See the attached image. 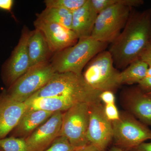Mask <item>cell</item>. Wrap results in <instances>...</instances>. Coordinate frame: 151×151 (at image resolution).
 Here are the masks:
<instances>
[{
    "instance_id": "cell-8",
    "label": "cell",
    "mask_w": 151,
    "mask_h": 151,
    "mask_svg": "<svg viewBox=\"0 0 151 151\" xmlns=\"http://www.w3.org/2000/svg\"><path fill=\"white\" fill-rule=\"evenodd\" d=\"M89 105L78 103L63 113L60 136L65 137L76 149L89 144L87 139Z\"/></svg>"
},
{
    "instance_id": "cell-30",
    "label": "cell",
    "mask_w": 151,
    "mask_h": 151,
    "mask_svg": "<svg viewBox=\"0 0 151 151\" xmlns=\"http://www.w3.org/2000/svg\"><path fill=\"white\" fill-rule=\"evenodd\" d=\"M129 151H151V142L142 143Z\"/></svg>"
},
{
    "instance_id": "cell-19",
    "label": "cell",
    "mask_w": 151,
    "mask_h": 151,
    "mask_svg": "<svg viewBox=\"0 0 151 151\" xmlns=\"http://www.w3.org/2000/svg\"><path fill=\"white\" fill-rule=\"evenodd\" d=\"M148 68L147 63L140 58L132 63L120 72L122 85L138 84L146 77Z\"/></svg>"
},
{
    "instance_id": "cell-6",
    "label": "cell",
    "mask_w": 151,
    "mask_h": 151,
    "mask_svg": "<svg viewBox=\"0 0 151 151\" xmlns=\"http://www.w3.org/2000/svg\"><path fill=\"white\" fill-rule=\"evenodd\" d=\"M112 123L113 142L115 147L123 150H131L151 140V129L148 126L125 111L120 112L119 119Z\"/></svg>"
},
{
    "instance_id": "cell-5",
    "label": "cell",
    "mask_w": 151,
    "mask_h": 151,
    "mask_svg": "<svg viewBox=\"0 0 151 151\" xmlns=\"http://www.w3.org/2000/svg\"><path fill=\"white\" fill-rule=\"evenodd\" d=\"M86 66L82 76L86 83L95 90L114 93L122 85L121 72L115 67L108 50L98 53Z\"/></svg>"
},
{
    "instance_id": "cell-23",
    "label": "cell",
    "mask_w": 151,
    "mask_h": 151,
    "mask_svg": "<svg viewBox=\"0 0 151 151\" xmlns=\"http://www.w3.org/2000/svg\"><path fill=\"white\" fill-rule=\"evenodd\" d=\"M77 149L73 147L65 137L59 136L43 151H75Z\"/></svg>"
},
{
    "instance_id": "cell-16",
    "label": "cell",
    "mask_w": 151,
    "mask_h": 151,
    "mask_svg": "<svg viewBox=\"0 0 151 151\" xmlns=\"http://www.w3.org/2000/svg\"><path fill=\"white\" fill-rule=\"evenodd\" d=\"M97 15L90 0L72 13L71 29L78 39L91 36Z\"/></svg>"
},
{
    "instance_id": "cell-28",
    "label": "cell",
    "mask_w": 151,
    "mask_h": 151,
    "mask_svg": "<svg viewBox=\"0 0 151 151\" xmlns=\"http://www.w3.org/2000/svg\"><path fill=\"white\" fill-rule=\"evenodd\" d=\"M140 59L147 63L148 65L151 64V37L141 55Z\"/></svg>"
},
{
    "instance_id": "cell-4",
    "label": "cell",
    "mask_w": 151,
    "mask_h": 151,
    "mask_svg": "<svg viewBox=\"0 0 151 151\" xmlns=\"http://www.w3.org/2000/svg\"><path fill=\"white\" fill-rule=\"evenodd\" d=\"M142 4V0H119L118 4L98 14L91 37L103 43H112L125 27L133 8Z\"/></svg>"
},
{
    "instance_id": "cell-2",
    "label": "cell",
    "mask_w": 151,
    "mask_h": 151,
    "mask_svg": "<svg viewBox=\"0 0 151 151\" xmlns=\"http://www.w3.org/2000/svg\"><path fill=\"white\" fill-rule=\"evenodd\" d=\"M101 93L89 86L82 74L78 75L71 72L56 73L45 86L28 100L63 96L91 105L101 102L100 99Z\"/></svg>"
},
{
    "instance_id": "cell-22",
    "label": "cell",
    "mask_w": 151,
    "mask_h": 151,
    "mask_svg": "<svg viewBox=\"0 0 151 151\" xmlns=\"http://www.w3.org/2000/svg\"><path fill=\"white\" fill-rule=\"evenodd\" d=\"M0 148L3 151H29L24 139L13 137L0 139Z\"/></svg>"
},
{
    "instance_id": "cell-12",
    "label": "cell",
    "mask_w": 151,
    "mask_h": 151,
    "mask_svg": "<svg viewBox=\"0 0 151 151\" xmlns=\"http://www.w3.org/2000/svg\"><path fill=\"white\" fill-rule=\"evenodd\" d=\"M63 113H53L25 139L29 151H43L60 136Z\"/></svg>"
},
{
    "instance_id": "cell-25",
    "label": "cell",
    "mask_w": 151,
    "mask_h": 151,
    "mask_svg": "<svg viewBox=\"0 0 151 151\" xmlns=\"http://www.w3.org/2000/svg\"><path fill=\"white\" fill-rule=\"evenodd\" d=\"M104 110L106 118L110 122H115L119 119L120 112L115 103L105 105Z\"/></svg>"
},
{
    "instance_id": "cell-1",
    "label": "cell",
    "mask_w": 151,
    "mask_h": 151,
    "mask_svg": "<svg viewBox=\"0 0 151 151\" xmlns=\"http://www.w3.org/2000/svg\"><path fill=\"white\" fill-rule=\"evenodd\" d=\"M151 37V8L132 10L125 27L111 43L109 52L117 69H125L139 59Z\"/></svg>"
},
{
    "instance_id": "cell-18",
    "label": "cell",
    "mask_w": 151,
    "mask_h": 151,
    "mask_svg": "<svg viewBox=\"0 0 151 151\" xmlns=\"http://www.w3.org/2000/svg\"><path fill=\"white\" fill-rule=\"evenodd\" d=\"M25 102L31 109L52 113L65 112L76 104L82 103L75 98L63 96L39 97Z\"/></svg>"
},
{
    "instance_id": "cell-21",
    "label": "cell",
    "mask_w": 151,
    "mask_h": 151,
    "mask_svg": "<svg viewBox=\"0 0 151 151\" xmlns=\"http://www.w3.org/2000/svg\"><path fill=\"white\" fill-rule=\"evenodd\" d=\"M87 0H45L46 8L64 9L73 13L86 4Z\"/></svg>"
},
{
    "instance_id": "cell-11",
    "label": "cell",
    "mask_w": 151,
    "mask_h": 151,
    "mask_svg": "<svg viewBox=\"0 0 151 151\" xmlns=\"http://www.w3.org/2000/svg\"><path fill=\"white\" fill-rule=\"evenodd\" d=\"M120 100L125 112L145 125L151 126V96L138 86H132L122 90Z\"/></svg>"
},
{
    "instance_id": "cell-32",
    "label": "cell",
    "mask_w": 151,
    "mask_h": 151,
    "mask_svg": "<svg viewBox=\"0 0 151 151\" xmlns=\"http://www.w3.org/2000/svg\"><path fill=\"white\" fill-rule=\"evenodd\" d=\"M151 76V64L148 65V68L147 70V73H146V76Z\"/></svg>"
},
{
    "instance_id": "cell-35",
    "label": "cell",
    "mask_w": 151,
    "mask_h": 151,
    "mask_svg": "<svg viewBox=\"0 0 151 151\" xmlns=\"http://www.w3.org/2000/svg\"><path fill=\"white\" fill-rule=\"evenodd\" d=\"M0 151H3V150L0 148Z\"/></svg>"
},
{
    "instance_id": "cell-9",
    "label": "cell",
    "mask_w": 151,
    "mask_h": 151,
    "mask_svg": "<svg viewBox=\"0 0 151 151\" xmlns=\"http://www.w3.org/2000/svg\"><path fill=\"white\" fill-rule=\"evenodd\" d=\"M31 31L24 27L17 45L1 68V76L8 88L30 68L27 45Z\"/></svg>"
},
{
    "instance_id": "cell-10",
    "label": "cell",
    "mask_w": 151,
    "mask_h": 151,
    "mask_svg": "<svg viewBox=\"0 0 151 151\" xmlns=\"http://www.w3.org/2000/svg\"><path fill=\"white\" fill-rule=\"evenodd\" d=\"M87 139L89 144L100 151H105L113 141L112 122L106 118L101 102L89 105Z\"/></svg>"
},
{
    "instance_id": "cell-26",
    "label": "cell",
    "mask_w": 151,
    "mask_h": 151,
    "mask_svg": "<svg viewBox=\"0 0 151 151\" xmlns=\"http://www.w3.org/2000/svg\"><path fill=\"white\" fill-rule=\"evenodd\" d=\"M100 99L101 102L106 104L115 103L116 97L114 92L110 91H105L101 92L100 95Z\"/></svg>"
},
{
    "instance_id": "cell-14",
    "label": "cell",
    "mask_w": 151,
    "mask_h": 151,
    "mask_svg": "<svg viewBox=\"0 0 151 151\" xmlns=\"http://www.w3.org/2000/svg\"><path fill=\"white\" fill-rule=\"evenodd\" d=\"M28 108L25 102L8 97L4 89L0 93V139L9 134Z\"/></svg>"
},
{
    "instance_id": "cell-29",
    "label": "cell",
    "mask_w": 151,
    "mask_h": 151,
    "mask_svg": "<svg viewBox=\"0 0 151 151\" xmlns=\"http://www.w3.org/2000/svg\"><path fill=\"white\" fill-rule=\"evenodd\" d=\"M14 4L13 0H0V9L11 12Z\"/></svg>"
},
{
    "instance_id": "cell-20",
    "label": "cell",
    "mask_w": 151,
    "mask_h": 151,
    "mask_svg": "<svg viewBox=\"0 0 151 151\" xmlns=\"http://www.w3.org/2000/svg\"><path fill=\"white\" fill-rule=\"evenodd\" d=\"M37 19L57 24L71 29L72 13L64 9L46 8L41 13L37 14Z\"/></svg>"
},
{
    "instance_id": "cell-31",
    "label": "cell",
    "mask_w": 151,
    "mask_h": 151,
    "mask_svg": "<svg viewBox=\"0 0 151 151\" xmlns=\"http://www.w3.org/2000/svg\"><path fill=\"white\" fill-rule=\"evenodd\" d=\"M75 151H100L91 144H89L85 147L78 149Z\"/></svg>"
},
{
    "instance_id": "cell-33",
    "label": "cell",
    "mask_w": 151,
    "mask_h": 151,
    "mask_svg": "<svg viewBox=\"0 0 151 151\" xmlns=\"http://www.w3.org/2000/svg\"><path fill=\"white\" fill-rule=\"evenodd\" d=\"M108 151H125L122 150V149L119 148L117 147H112V148Z\"/></svg>"
},
{
    "instance_id": "cell-24",
    "label": "cell",
    "mask_w": 151,
    "mask_h": 151,
    "mask_svg": "<svg viewBox=\"0 0 151 151\" xmlns=\"http://www.w3.org/2000/svg\"><path fill=\"white\" fill-rule=\"evenodd\" d=\"M94 9L97 14L109 7L118 4L119 0H90Z\"/></svg>"
},
{
    "instance_id": "cell-3",
    "label": "cell",
    "mask_w": 151,
    "mask_h": 151,
    "mask_svg": "<svg viewBox=\"0 0 151 151\" xmlns=\"http://www.w3.org/2000/svg\"><path fill=\"white\" fill-rule=\"evenodd\" d=\"M108 44L91 36L81 38L74 45L55 53L50 62L56 73L71 72L81 75L88 63L105 50Z\"/></svg>"
},
{
    "instance_id": "cell-13",
    "label": "cell",
    "mask_w": 151,
    "mask_h": 151,
    "mask_svg": "<svg viewBox=\"0 0 151 151\" xmlns=\"http://www.w3.org/2000/svg\"><path fill=\"white\" fill-rule=\"evenodd\" d=\"M34 25L36 29L43 34L52 53L55 54L74 45L78 40L77 35L72 29L60 25L37 19L34 22Z\"/></svg>"
},
{
    "instance_id": "cell-34",
    "label": "cell",
    "mask_w": 151,
    "mask_h": 151,
    "mask_svg": "<svg viewBox=\"0 0 151 151\" xmlns=\"http://www.w3.org/2000/svg\"><path fill=\"white\" fill-rule=\"evenodd\" d=\"M147 94H148L150 96H151V91L150 92H148V93H147Z\"/></svg>"
},
{
    "instance_id": "cell-27",
    "label": "cell",
    "mask_w": 151,
    "mask_h": 151,
    "mask_svg": "<svg viewBox=\"0 0 151 151\" xmlns=\"http://www.w3.org/2000/svg\"><path fill=\"white\" fill-rule=\"evenodd\" d=\"M138 87L145 92L147 93L151 91V76H146L138 83Z\"/></svg>"
},
{
    "instance_id": "cell-7",
    "label": "cell",
    "mask_w": 151,
    "mask_h": 151,
    "mask_svg": "<svg viewBox=\"0 0 151 151\" xmlns=\"http://www.w3.org/2000/svg\"><path fill=\"white\" fill-rule=\"evenodd\" d=\"M55 73L50 61L35 65L4 89L5 92L13 100L25 102L45 86Z\"/></svg>"
},
{
    "instance_id": "cell-17",
    "label": "cell",
    "mask_w": 151,
    "mask_h": 151,
    "mask_svg": "<svg viewBox=\"0 0 151 151\" xmlns=\"http://www.w3.org/2000/svg\"><path fill=\"white\" fill-rule=\"evenodd\" d=\"M27 49L30 68L48 62L52 54L43 34L37 29L31 32Z\"/></svg>"
},
{
    "instance_id": "cell-15",
    "label": "cell",
    "mask_w": 151,
    "mask_h": 151,
    "mask_svg": "<svg viewBox=\"0 0 151 151\" xmlns=\"http://www.w3.org/2000/svg\"><path fill=\"white\" fill-rule=\"evenodd\" d=\"M54 113L29 108L10 133V137L25 139Z\"/></svg>"
}]
</instances>
